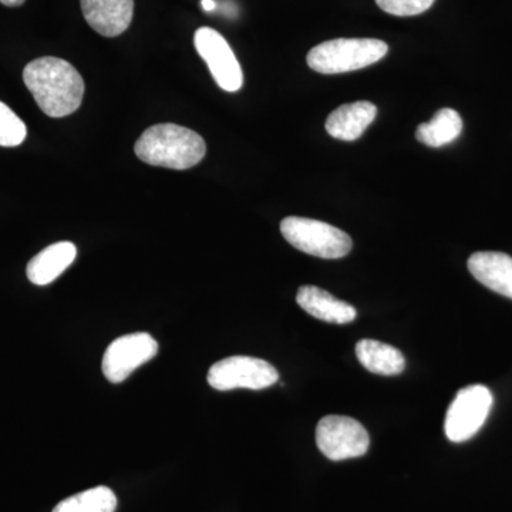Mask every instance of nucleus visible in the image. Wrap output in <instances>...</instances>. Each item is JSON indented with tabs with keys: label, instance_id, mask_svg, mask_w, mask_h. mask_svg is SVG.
<instances>
[{
	"label": "nucleus",
	"instance_id": "1",
	"mask_svg": "<svg viewBox=\"0 0 512 512\" xmlns=\"http://www.w3.org/2000/svg\"><path fill=\"white\" fill-rule=\"evenodd\" d=\"M23 82L37 106L53 119L70 116L82 106L84 82L73 64L59 57H40L23 70Z\"/></svg>",
	"mask_w": 512,
	"mask_h": 512
},
{
	"label": "nucleus",
	"instance_id": "2",
	"mask_svg": "<svg viewBox=\"0 0 512 512\" xmlns=\"http://www.w3.org/2000/svg\"><path fill=\"white\" fill-rule=\"evenodd\" d=\"M143 163L171 170H188L204 160L207 144L190 128L164 123L151 126L134 146Z\"/></svg>",
	"mask_w": 512,
	"mask_h": 512
},
{
	"label": "nucleus",
	"instance_id": "3",
	"mask_svg": "<svg viewBox=\"0 0 512 512\" xmlns=\"http://www.w3.org/2000/svg\"><path fill=\"white\" fill-rule=\"evenodd\" d=\"M387 52L389 46L383 40L335 39L313 47L306 62L320 74L349 73L380 62Z\"/></svg>",
	"mask_w": 512,
	"mask_h": 512
},
{
	"label": "nucleus",
	"instance_id": "4",
	"mask_svg": "<svg viewBox=\"0 0 512 512\" xmlns=\"http://www.w3.org/2000/svg\"><path fill=\"white\" fill-rule=\"evenodd\" d=\"M281 232L292 247L318 258H343L353 247L352 238L342 229L311 218H285Z\"/></svg>",
	"mask_w": 512,
	"mask_h": 512
},
{
	"label": "nucleus",
	"instance_id": "5",
	"mask_svg": "<svg viewBox=\"0 0 512 512\" xmlns=\"http://www.w3.org/2000/svg\"><path fill=\"white\" fill-rule=\"evenodd\" d=\"M493 403V393L483 384H473L461 389L448 407L444 420L447 439L453 443H464L473 439L484 426Z\"/></svg>",
	"mask_w": 512,
	"mask_h": 512
},
{
	"label": "nucleus",
	"instance_id": "6",
	"mask_svg": "<svg viewBox=\"0 0 512 512\" xmlns=\"http://www.w3.org/2000/svg\"><path fill=\"white\" fill-rule=\"evenodd\" d=\"M212 389L229 392L235 389L262 390L279 380L278 370L266 360L249 356H231L214 363L208 370Z\"/></svg>",
	"mask_w": 512,
	"mask_h": 512
},
{
	"label": "nucleus",
	"instance_id": "7",
	"mask_svg": "<svg viewBox=\"0 0 512 512\" xmlns=\"http://www.w3.org/2000/svg\"><path fill=\"white\" fill-rule=\"evenodd\" d=\"M316 444L329 460L343 461L365 456L370 437L365 427L346 416H326L316 427Z\"/></svg>",
	"mask_w": 512,
	"mask_h": 512
},
{
	"label": "nucleus",
	"instance_id": "8",
	"mask_svg": "<svg viewBox=\"0 0 512 512\" xmlns=\"http://www.w3.org/2000/svg\"><path fill=\"white\" fill-rule=\"evenodd\" d=\"M158 353V342L146 332L131 333L113 340L104 353V376L110 383H121L134 370L153 360Z\"/></svg>",
	"mask_w": 512,
	"mask_h": 512
},
{
	"label": "nucleus",
	"instance_id": "9",
	"mask_svg": "<svg viewBox=\"0 0 512 512\" xmlns=\"http://www.w3.org/2000/svg\"><path fill=\"white\" fill-rule=\"evenodd\" d=\"M194 45L222 90L229 93L241 90L244 84L241 64L221 33L211 28H200L195 32Z\"/></svg>",
	"mask_w": 512,
	"mask_h": 512
},
{
	"label": "nucleus",
	"instance_id": "10",
	"mask_svg": "<svg viewBox=\"0 0 512 512\" xmlns=\"http://www.w3.org/2000/svg\"><path fill=\"white\" fill-rule=\"evenodd\" d=\"M90 28L104 37L123 35L134 16V0H80Z\"/></svg>",
	"mask_w": 512,
	"mask_h": 512
},
{
	"label": "nucleus",
	"instance_id": "11",
	"mask_svg": "<svg viewBox=\"0 0 512 512\" xmlns=\"http://www.w3.org/2000/svg\"><path fill=\"white\" fill-rule=\"evenodd\" d=\"M468 269L480 284L512 299V258L503 252H476L468 259Z\"/></svg>",
	"mask_w": 512,
	"mask_h": 512
},
{
	"label": "nucleus",
	"instance_id": "12",
	"mask_svg": "<svg viewBox=\"0 0 512 512\" xmlns=\"http://www.w3.org/2000/svg\"><path fill=\"white\" fill-rule=\"evenodd\" d=\"M376 116L377 107L370 101L343 104L329 114L326 131L336 140L355 141L363 136Z\"/></svg>",
	"mask_w": 512,
	"mask_h": 512
},
{
	"label": "nucleus",
	"instance_id": "13",
	"mask_svg": "<svg viewBox=\"0 0 512 512\" xmlns=\"http://www.w3.org/2000/svg\"><path fill=\"white\" fill-rule=\"evenodd\" d=\"M296 302L313 318L336 323V325H346L353 322L357 316L356 309L352 305L336 299L318 286H301L296 295Z\"/></svg>",
	"mask_w": 512,
	"mask_h": 512
},
{
	"label": "nucleus",
	"instance_id": "14",
	"mask_svg": "<svg viewBox=\"0 0 512 512\" xmlns=\"http://www.w3.org/2000/svg\"><path fill=\"white\" fill-rule=\"evenodd\" d=\"M77 256V248L73 242L63 241L50 245L30 259L26 275L33 285L45 286L52 284L73 264Z\"/></svg>",
	"mask_w": 512,
	"mask_h": 512
},
{
	"label": "nucleus",
	"instance_id": "15",
	"mask_svg": "<svg viewBox=\"0 0 512 512\" xmlns=\"http://www.w3.org/2000/svg\"><path fill=\"white\" fill-rule=\"evenodd\" d=\"M356 356L362 366L375 375H400L406 367L402 352L379 340H360L356 345Z\"/></svg>",
	"mask_w": 512,
	"mask_h": 512
},
{
	"label": "nucleus",
	"instance_id": "16",
	"mask_svg": "<svg viewBox=\"0 0 512 512\" xmlns=\"http://www.w3.org/2000/svg\"><path fill=\"white\" fill-rule=\"evenodd\" d=\"M463 131V120L453 109H441L429 123H421L416 138L427 147L440 148L453 143Z\"/></svg>",
	"mask_w": 512,
	"mask_h": 512
},
{
	"label": "nucleus",
	"instance_id": "17",
	"mask_svg": "<svg viewBox=\"0 0 512 512\" xmlns=\"http://www.w3.org/2000/svg\"><path fill=\"white\" fill-rule=\"evenodd\" d=\"M116 508V494L100 485L60 501L53 512H116Z\"/></svg>",
	"mask_w": 512,
	"mask_h": 512
},
{
	"label": "nucleus",
	"instance_id": "18",
	"mask_svg": "<svg viewBox=\"0 0 512 512\" xmlns=\"http://www.w3.org/2000/svg\"><path fill=\"white\" fill-rule=\"evenodd\" d=\"M28 136V128L15 111L0 101V147H18Z\"/></svg>",
	"mask_w": 512,
	"mask_h": 512
},
{
	"label": "nucleus",
	"instance_id": "19",
	"mask_svg": "<svg viewBox=\"0 0 512 512\" xmlns=\"http://www.w3.org/2000/svg\"><path fill=\"white\" fill-rule=\"evenodd\" d=\"M436 0H376L377 6L389 15L417 16L427 12L434 5Z\"/></svg>",
	"mask_w": 512,
	"mask_h": 512
},
{
	"label": "nucleus",
	"instance_id": "20",
	"mask_svg": "<svg viewBox=\"0 0 512 512\" xmlns=\"http://www.w3.org/2000/svg\"><path fill=\"white\" fill-rule=\"evenodd\" d=\"M201 6L202 9L205 10V12H214L215 9H217V2L215 0H201Z\"/></svg>",
	"mask_w": 512,
	"mask_h": 512
},
{
	"label": "nucleus",
	"instance_id": "21",
	"mask_svg": "<svg viewBox=\"0 0 512 512\" xmlns=\"http://www.w3.org/2000/svg\"><path fill=\"white\" fill-rule=\"evenodd\" d=\"M26 0H0V3L5 6H9V8H16V6H22Z\"/></svg>",
	"mask_w": 512,
	"mask_h": 512
}]
</instances>
